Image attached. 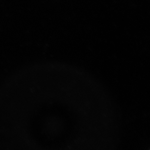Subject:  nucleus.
Wrapping results in <instances>:
<instances>
[]
</instances>
